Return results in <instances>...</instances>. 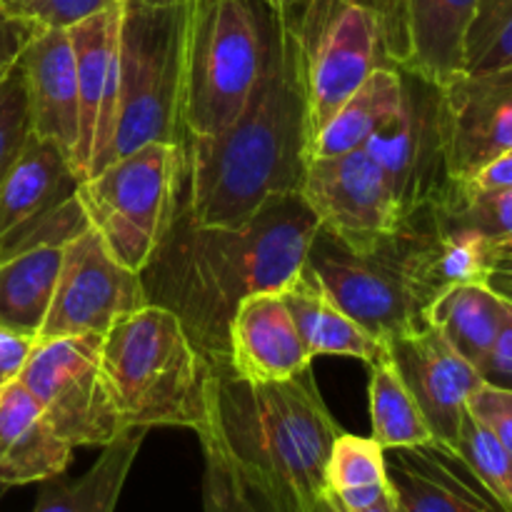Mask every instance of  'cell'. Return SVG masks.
I'll list each match as a JSON object with an SVG mask.
<instances>
[{
	"label": "cell",
	"instance_id": "cell-1",
	"mask_svg": "<svg viewBox=\"0 0 512 512\" xmlns=\"http://www.w3.org/2000/svg\"><path fill=\"white\" fill-rule=\"evenodd\" d=\"M178 193L140 278L148 303L173 310L195 348L220 368L228 363V325L240 300L278 293L300 275L320 223L293 193L270 198L243 225H200L188 193Z\"/></svg>",
	"mask_w": 512,
	"mask_h": 512
},
{
	"label": "cell",
	"instance_id": "cell-2",
	"mask_svg": "<svg viewBox=\"0 0 512 512\" xmlns=\"http://www.w3.org/2000/svg\"><path fill=\"white\" fill-rule=\"evenodd\" d=\"M188 208L200 225H243L275 195L303 190L313 123L293 10H280L263 73L238 118L213 138H185Z\"/></svg>",
	"mask_w": 512,
	"mask_h": 512
},
{
	"label": "cell",
	"instance_id": "cell-3",
	"mask_svg": "<svg viewBox=\"0 0 512 512\" xmlns=\"http://www.w3.org/2000/svg\"><path fill=\"white\" fill-rule=\"evenodd\" d=\"M213 408L230 455L278 510L313 512L328 493L325 465L340 433L313 373L250 383L213 368Z\"/></svg>",
	"mask_w": 512,
	"mask_h": 512
},
{
	"label": "cell",
	"instance_id": "cell-4",
	"mask_svg": "<svg viewBox=\"0 0 512 512\" xmlns=\"http://www.w3.org/2000/svg\"><path fill=\"white\" fill-rule=\"evenodd\" d=\"M100 363L128 430L188 428L213 420V363L163 305L120 318L100 340Z\"/></svg>",
	"mask_w": 512,
	"mask_h": 512
},
{
	"label": "cell",
	"instance_id": "cell-5",
	"mask_svg": "<svg viewBox=\"0 0 512 512\" xmlns=\"http://www.w3.org/2000/svg\"><path fill=\"white\" fill-rule=\"evenodd\" d=\"M280 10L270 0H190L185 38V138H213L240 115L263 73Z\"/></svg>",
	"mask_w": 512,
	"mask_h": 512
},
{
	"label": "cell",
	"instance_id": "cell-6",
	"mask_svg": "<svg viewBox=\"0 0 512 512\" xmlns=\"http://www.w3.org/2000/svg\"><path fill=\"white\" fill-rule=\"evenodd\" d=\"M188 15L190 0L120 5L118 113L103 168L148 143L183 145L180 105Z\"/></svg>",
	"mask_w": 512,
	"mask_h": 512
},
{
	"label": "cell",
	"instance_id": "cell-7",
	"mask_svg": "<svg viewBox=\"0 0 512 512\" xmlns=\"http://www.w3.org/2000/svg\"><path fill=\"white\" fill-rule=\"evenodd\" d=\"M183 178V145L148 143L80 183L90 225L125 268L148 265Z\"/></svg>",
	"mask_w": 512,
	"mask_h": 512
},
{
	"label": "cell",
	"instance_id": "cell-8",
	"mask_svg": "<svg viewBox=\"0 0 512 512\" xmlns=\"http://www.w3.org/2000/svg\"><path fill=\"white\" fill-rule=\"evenodd\" d=\"M398 70L403 80L398 113L368 140L365 150L383 170L400 220H408L423 210L445 208L458 195L460 183L450 170L440 83L415 70Z\"/></svg>",
	"mask_w": 512,
	"mask_h": 512
},
{
	"label": "cell",
	"instance_id": "cell-9",
	"mask_svg": "<svg viewBox=\"0 0 512 512\" xmlns=\"http://www.w3.org/2000/svg\"><path fill=\"white\" fill-rule=\"evenodd\" d=\"M293 10L313 138L385 63L380 23L353 0H303Z\"/></svg>",
	"mask_w": 512,
	"mask_h": 512
},
{
	"label": "cell",
	"instance_id": "cell-10",
	"mask_svg": "<svg viewBox=\"0 0 512 512\" xmlns=\"http://www.w3.org/2000/svg\"><path fill=\"white\" fill-rule=\"evenodd\" d=\"M100 340L78 335L35 343L18 378L73 448H105L128 430L103 373Z\"/></svg>",
	"mask_w": 512,
	"mask_h": 512
},
{
	"label": "cell",
	"instance_id": "cell-11",
	"mask_svg": "<svg viewBox=\"0 0 512 512\" xmlns=\"http://www.w3.org/2000/svg\"><path fill=\"white\" fill-rule=\"evenodd\" d=\"M303 270L345 315L385 345L428 328L425 308L380 245L363 253L318 228Z\"/></svg>",
	"mask_w": 512,
	"mask_h": 512
},
{
	"label": "cell",
	"instance_id": "cell-12",
	"mask_svg": "<svg viewBox=\"0 0 512 512\" xmlns=\"http://www.w3.org/2000/svg\"><path fill=\"white\" fill-rule=\"evenodd\" d=\"M148 305L143 278L125 268L98 230H85L63 248L48 318L35 343L105 335L120 318Z\"/></svg>",
	"mask_w": 512,
	"mask_h": 512
},
{
	"label": "cell",
	"instance_id": "cell-13",
	"mask_svg": "<svg viewBox=\"0 0 512 512\" xmlns=\"http://www.w3.org/2000/svg\"><path fill=\"white\" fill-rule=\"evenodd\" d=\"M300 195L320 228L353 250H375L400 225L383 170L365 148L310 160Z\"/></svg>",
	"mask_w": 512,
	"mask_h": 512
},
{
	"label": "cell",
	"instance_id": "cell-14",
	"mask_svg": "<svg viewBox=\"0 0 512 512\" xmlns=\"http://www.w3.org/2000/svg\"><path fill=\"white\" fill-rule=\"evenodd\" d=\"M440 90L450 170L465 185L512 150V65L460 70Z\"/></svg>",
	"mask_w": 512,
	"mask_h": 512
},
{
	"label": "cell",
	"instance_id": "cell-15",
	"mask_svg": "<svg viewBox=\"0 0 512 512\" xmlns=\"http://www.w3.org/2000/svg\"><path fill=\"white\" fill-rule=\"evenodd\" d=\"M78 70L80 130L73 170L83 183L103 168L118 113L120 78V5L68 28Z\"/></svg>",
	"mask_w": 512,
	"mask_h": 512
},
{
	"label": "cell",
	"instance_id": "cell-16",
	"mask_svg": "<svg viewBox=\"0 0 512 512\" xmlns=\"http://www.w3.org/2000/svg\"><path fill=\"white\" fill-rule=\"evenodd\" d=\"M388 355L418 403L433 438L455 448L470 398L483 385L478 368L430 325L388 343Z\"/></svg>",
	"mask_w": 512,
	"mask_h": 512
},
{
	"label": "cell",
	"instance_id": "cell-17",
	"mask_svg": "<svg viewBox=\"0 0 512 512\" xmlns=\"http://www.w3.org/2000/svg\"><path fill=\"white\" fill-rule=\"evenodd\" d=\"M398 512H505L458 448L430 440L385 450Z\"/></svg>",
	"mask_w": 512,
	"mask_h": 512
},
{
	"label": "cell",
	"instance_id": "cell-18",
	"mask_svg": "<svg viewBox=\"0 0 512 512\" xmlns=\"http://www.w3.org/2000/svg\"><path fill=\"white\" fill-rule=\"evenodd\" d=\"M305 348L283 298L275 290L253 293L235 308L228 325V368L250 383H278L310 370Z\"/></svg>",
	"mask_w": 512,
	"mask_h": 512
},
{
	"label": "cell",
	"instance_id": "cell-19",
	"mask_svg": "<svg viewBox=\"0 0 512 512\" xmlns=\"http://www.w3.org/2000/svg\"><path fill=\"white\" fill-rule=\"evenodd\" d=\"M28 90L30 130L53 140L73 163L78 148L80 105L75 50L68 30L43 28L20 55Z\"/></svg>",
	"mask_w": 512,
	"mask_h": 512
},
{
	"label": "cell",
	"instance_id": "cell-20",
	"mask_svg": "<svg viewBox=\"0 0 512 512\" xmlns=\"http://www.w3.org/2000/svg\"><path fill=\"white\" fill-rule=\"evenodd\" d=\"M65 443L45 418L38 400L20 380L0 388V485H33L63 475L73 460Z\"/></svg>",
	"mask_w": 512,
	"mask_h": 512
},
{
	"label": "cell",
	"instance_id": "cell-21",
	"mask_svg": "<svg viewBox=\"0 0 512 512\" xmlns=\"http://www.w3.org/2000/svg\"><path fill=\"white\" fill-rule=\"evenodd\" d=\"M278 293L313 358L335 355L373 365L388 355V345L345 315L308 270H300Z\"/></svg>",
	"mask_w": 512,
	"mask_h": 512
},
{
	"label": "cell",
	"instance_id": "cell-22",
	"mask_svg": "<svg viewBox=\"0 0 512 512\" xmlns=\"http://www.w3.org/2000/svg\"><path fill=\"white\" fill-rule=\"evenodd\" d=\"M80 178L53 140L30 133L0 185V235L78 193Z\"/></svg>",
	"mask_w": 512,
	"mask_h": 512
},
{
	"label": "cell",
	"instance_id": "cell-23",
	"mask_svg": "<svg viewBox=\"0 0 512 512\" xmlns=\"http://www.w3.org/2000/svg\"><path fill=\"white\" fill-rule=\"evenodd\" d=\"M480 0H405L408 10V63L435 83L463 70L465 35Z\"/></svg>",
	"mask_w": 512,
	"mask_h": 512
},
{
	"label": "cell",
	"instance_id": "cell-24",
	"mask_svg": "<svg viewBox=\"0 0 512 512\" xmlns=\"http://www.w3.org/2000/svg\"><path fill=\"white\" fill-rule=\"evenodd\" d=\"M145 430H125L108 443L93 468L75 480L63 475L43 480L33 512H115Z\"/></svg>",
	"mask_w": 512,
	"mask_h": 512
},
{
	"label": "cell",
	"instance_id": "cell-25",
	"mask_svg": "<svg viewBox=\"0 0 512 512\" xmlns=\"http://www.w3.org/2000/svg\"><path fill=\"white\" fill-rule=\"evenodd\" d=\"M508 315V300L488 283H465L440 293L425 310L430 328L438 330L470 365L480 368Z\"/></svg>",
	"mask_w": 512,
	"mask_h": 512
},
{
	"label": "cell",
	"instance_id": "cell-26",
	"mask_svg": "<svg viewBox=\"0 0 512 512\" xmlns=\"http://www.w3.org/2000/svg\"><path fill=\"white\" fill-rule=\"evenodd\" d=\"M403 80L398 65H378L370 78L345 100L338 113L315 133L313 158H333L368 145V140L398 113Z\"/></svg>",
	"mask_w": 512,
	"mask_h": 512
},
{
	"label": "cell",
	"instance_id": "cell-27",
	"mask_svg": "<svg viewBox=\"0 0 512 512\" xmlns=\"http://www.w3.org/2000/svg\"><path fill=\"white\" fill-rule=\"evenodd\" d=\"M63 248H38L0 260V325L38 340L53 303Z\"/></svg>",
	"mask_w": 512,
	"mask_h": 512
},
{
	"label": "cell",
	"instance_id": "cell-28",
	"mask_svg": "<svg viewBox=\"0 0 512 512\" xmlns=\"http://www.w3.org/2000/svg\"><path fill=\"white\" fill-rule=\"evenodd\" d=\"M368 368V408L373 428L370 438L383 445V450L415 448L435 440L390 355Z\"/></svg>",
	"mask_w": 512,
	"mask_h": 512
},
{
	"label": "cell",
	"instance_id": "cell-29",
	"mask_svg": "<svg viewBox=\"0 0 512 512\" xmlns=\"http://www.w3.org/2000/svg\"><path fill=\"white\" fill-rule=\"evenodd\" d=\"M203 448V512H280L268 493L230 455L218 423L198 433Z\"/></svg>",
	"mask_w": 512,
	"mask_h": 512
},
{
	"label": "cell",
	"instance_id": "cell-30",
	"mask_svg": "<svg viewBox=\"0 0 512 512\" xmlns=\"http://www.w3.org/2000/svg\"><path fill=\"white\" fill-rule=\"evenodd\" d=\"M90 228L93 225H90L88 213H85L83 200L75 193L70 198L60 200L53 208L23 220L5 235H0V260H8L13 255L38 248H65Z\"/></svg>",
	"mask_w": 512,
	"mask_h": 512
},
{
	"label": "cell",
	"instance_id": "cell-31",
	"mask_svg": "<svg viewBox=\"0 0 512 512\" xmlns=\"http://www.w3.org/2000/svg\"><path fill=\"white\" fill-rule=\"evenodd\" d=\"M470 468L475 470L485 488L490 490L498 505L505 512H512V458L500 443L498 435L483 423L475 413L465 415L463 428H460L458 445Z\"/></svg>",
	"mask_w": 512,
	"mask_h": 512
},
{
	"label": "cell",
	"instance_id": "cell-32",
	"mask_svg": "<svg viewBox=\"0 0 512 512\" xmlns=\"http://www.w3.org/2000/svg\"><path fill=\"white\" fill-rule=\"evenodd\" d=\"M443 210L448 218L478 230L495 255L512 253V188L505 190H470L460 185L458 195Z\"/></svg>",
	"mask_w": 512,
	"mask_h": 512
},
{
	"label": "cell",
	"instance_id": "cell-33",
	"mask_svg": "<svg viewBox=\"0 0 512 512\" xmlns=\"http://www.w3.org/2000/svg\"><path fill=\"white\" fill-rule=\"evenodd\" d=\"M512 65V0H480L465 35L463 70Z\"/></svg>",
	"mask_w": 512,
	"mask_h": 512
},
{
	"label": "cell",
	"instance_id": "cell-34",
	"mask_svg": "<svg viewBox=\"0 0 512 512\" xmlns=\"http://www.w3.org/2000/svg\"><path fill=\"white\" fill-rule=\"evenodd\" d=\"M385 450L373 438H360L340 430L330 448L328 465H325V485L328 493H343L363 485H385Z\"/></svg>",
	"mask_w": 512,
	"mask_h": 512
},
{
	"label": "cell",
	"instance_id": "cell-35",
	"mask_svg": "<svg viewBox=\"0 0 512 512\" xmlns=\"http://www.w3.org/2000/svg\"><path fill=\"white\" fill-rule=\"evenodd\" d=\"M30 133L33 130H30L28 90L18 60L15 68L0 80V185Z\"/></svg>",
	"mask_w": 512,
	"mask_h": 512
},
{
	"label": "cell",
	"instance_id": "cell-36",
	"mask_svg": "<svg viewBox=\"0 0 512 512\" xmlns=\"http://www.w3.org/2000/svg\"><path fill=\"white\" fill-rule=\"evenodd\" d=\"M378 18L388 65L408 63V10L405 0H353Z\"/></svg>",
	"mask_w": 512,
	"mask_h": 512
},
{
	"label": "cell",
	"instance_id": "cell-37",
	"mask_svg": "<svg viewBox=\"0 0 512 512\" xmlns=\"http://www.w3.org/2000/svg\"><path fill=\"white\" fill-rule=\"evenodd\" d=\"M110 5H113V0H38V5L30 10V18L40 28L68 30L83 20L93 18L100 10L110 8Z\"/></svg>",
	"mask_w": 512,
	"mask_h": 512
},
{
	"label": "cell",
	"instance_id": "cell-38",
	"mask_svg": "<svg viewBox=\"0 0 512 512\" xmlns=\"http://www.w3.org/2000/svg\"><path fill=\"white\" fill-rule=\"evenodd\" d=\"M40 30L43 28L28 15H13L0 8V80L15 68L23 50Z\"/></svg>",
	"mask_w": 512,
	"mask_h": 512
},
{
	"label": "cell",
	"instance_id": "cell-39",
	"mask_svg": "<svg viewBox=\"0 0 512 512\" xmlns=\"http://www.w3.org/2000/svg\"><path fill=\"white\" fill-rule=\"evenodd\" d=\"M478 373L483 383L490 385V388L512 393V303H508V315H505L503 328H500L490 353L480 363Z\"/></svg>",
	"mask_w": 512,
	"mask_h": 512
},
{
	"label": "cell",
	"instance_id": "cell-40",
	"mask_svg": "<svg viewBox=\"0 0 512 512\" xmlns=\"http://www.w3.org/2000/svg\"><path fill=\"white\" fill-rule=\"evenodd\" d=\"M33 348L35 338L0 325V388L20 378Z\"/></svg>",
	"mask_w": 512,
	"mask_h": 512
},
{
	"label": "cell",
	"instance_id": "cell-41",
	"mask_svg": "<svg viewBox=\"0 0 512 512\" xmlns=\"http://www.w3.org/2000/svg\"><path fill=\"white\" fill-rule=\"evenodd\" d=\"M470 190H505L512 188V150L510 153L500 155L493 163L485 165L475 178L465 183Z\"/></svg>",
	"mask_w": 512,
	"mask_h": 512
},
{
	"label": "cell",
	"instance_id": "cell-42",
	"mask_svg": "<svg viewBox=\"0 0 512 512\" xmlns=\"http://www.w3.org/2000/svg\"><path fill=\"white\" fill-rule=\"evenodd\" d=\"M390 483L385 485H363V488H350L343 493H333L338 498V503L343 505L345 512H363L373 508L378 500H383L388 495Z\"/></svg>",
	"mask_w": 512,
	"mask_h": 512
},
{
	"label": "cell",
	"instance_id": "cell-43",
	"mask_svg": "<svg viewBox=\"0 0 512 512\" xmlns=\"http://www.w3.org/2000/svg\"><path fill=\"white\" fill-rule=\"evenodd\" d=\"M488 285L495 290V293L503 295L508 303H512V253L495 258L493 268H490V275H488Z\"/></svg>",
	"mask_w": 512,
	"mask_h": 512
},
{
	"label": "cell",
	"instance_id": "cell-44",
	"mask_svg": "<svg viewBox=\"0 0 512 512\" xmlns=\"http://www.w3.org/2000/svg\"><path fill=\"white\" fill-rule=\"evenodd\" d=\"M35 5H38V0H0V8L3 10L13 15H28V18Z\"/></svg>",
	"mask_w": 512,
	"mask_h": 512
},
{
	"label": "cell",
	"instance_id": "cell-45",
	"mask_svg": "<svg viewBox=\"0 0 512 512\" xmlns=\"http://www.w3.org/2000/svg\"><path fill=\"white\" fill-rule=\"evenodd\" d=\"M313 512H345V510H343V505L338 503V498H335L333 493H325L323 498H320L318 503H315Z\"/></svg>",
	"mask_w": 512,
	"mask_h": 512
},
{
	"label": "cell",
	"instance_id": "cell-46",
	"mask_svg": "<svg viewBox=\"0 0 512 512\" xmlns=\"http://www.w3.org/2000/svg\"><path fill=\"white\" fill-rule=\"evenodd\" d=\"M363 512H398V503H395L393 488L388 490V495H385L383 500H378V503H375L373 508H368V510H363Z\"/></svg>",
	"mask_w": 512,
	"mask_h": 512
},
{
	"label": "cell",
	"instance_id": "cell-47",
	"mask_svg": "<svg viewBox=\"0 0 512 512\" xmlns=\"http://www.w3.org/2000/svg\"><path fill=\"white\" fill-rule=\"evenodd\" d=\"M270 3H273L278 10H288V8H295L298 3H303V0H270Z\"/></svg>",
	"mask_w": 512,
	"mask_h": 512
},
{
	"label": "cell",
	"instance_id": "cell-48",
	"mask_svg": "<svg viewBox=\"0 0 512 512\" xmlns=\"http://www.w3.org/2000/svg\"><path fill=\"white\" fill-rule=\"evenodd\" d=\"M495 390H498V388H495ZM498 393H500V398H503L505 403H508L512 408V393H508V390H498Z\"/></svg>",
	"mask_w": 512,
	"mask_h": 512
},
{
	"label": "cell",
	"instance_id": "cell-49",
	"mask_svg": "<svg viewBox=\"0 0 512 512\" xmlns=\"http://www.w3.org/2000/svg\"><path fill=\"white\" fill-rule=\"evenodd\" d=\"M113 3H118V5H123V3H130V0H113Z\"/></svg>",
	"mask_w": 512,
	"mask_h": 512
},
{
	"label": "cell",
	"instance_id": "cell-50",
	"mask_svg": "<svg viewBox=\"0 0 512 512\" xmlns=\"http://www.w3.org/2000/svg\"><path fill=\"white\" fill-rule=\"evenodd\" d=\"M3 490H5V488H3V485H0V493H3Z\"/></svg>",
	"mask_w": 512,
	"mask_h": 512
}]
</instances>
